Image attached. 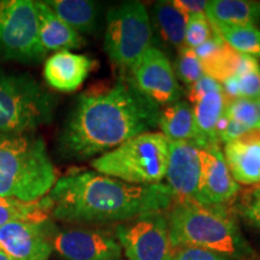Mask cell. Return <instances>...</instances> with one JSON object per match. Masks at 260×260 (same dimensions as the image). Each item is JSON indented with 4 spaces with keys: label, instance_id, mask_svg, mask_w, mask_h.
I'll return each instance as SVG.
<instances>
[{
    "label": "cell",
    "instance_id": "obj_7",
    "mask_svg": "<svg viewBox=\"0 0 260 260\" xmlns=\"http://www.w3.org/2000/svg\"><path fill=\"white\" fill-rule=\"evenodd\" d=\"M152 40L151 18L142 3L124 2L107 12L104 46L119 69L129 70L152 46Z\"/></svg>",
    "mask_w": 260,
    "mask_h": 260
},
{
    "label": "cell",
    "instance_id": "obj_25",
    "mask_svg": "<svg viewBox=\"0 0 260 260\" xmlns=\"http://www.w3.org/2000/svg\"><path fill=\"white\" fill-rule=\"evenodd\" d=\"M224 113L230 119L237 121L253 130L260 122V109L255 100L237 98L226 102Z\"/></svg>",
    "mask_w": 260,
    "mask_h": 260
},
{
    "label": "cell",
    "instance_id": "obj_15",
    "mask_svg": "<svg viewBox=\"0 0 260 260\" xmlns=\"http://www.w3.org/2000/svg\"><path fill=\"white\" fill-rule=\"evenodd\" d=\"M88 56L70 51L56 52L44 65V77L51 88L63 93L75 92L82 86L94 67Z\"/></svg>",
    "mask_w": 260,
    "mask_h": 260
},
{
    "label": "cell",
    "instance_id": "obj_14",
    "mask_svg": "<svg viewBox=\"0 0 260 260\" xmlns=\"http://www.w3.org/2000/svg\"><path fill=\"white\" fill-rule=\"evenodd\" d=\"M200 158V204L205 206H223L236 197L240 191V184L234 181L219 144L201 147Z\"/></svg>",
    "mask_w": 260,
    "mask_h": 260
},
{
    "label": "cell",
    "instance_id": "obj_34",
    "mask_svg": "<svg viewBox=\"0 0 260 260\" xmlns=\"http://www.w3.org/2000/svg\"><path fill=\"white\" fill-rule=\"evenodd\" d=\"M0 260H14V259L10 258V256L6 254L5 252H3L2 249H0Z\"/></svg>",
    "mask_w": 260,
    "mask_h": 260
},
{
    "label": "cell",
    "instance_id": "obj_2",
    "mask_svg": "<svg viewBox=\"0 0 260 260\" xmlns=\"http://www.w3.org/2000/svg\"><path fill=\"white\" fill-rule=\"evenodd\" d=\"M51 216L65 223H123L151 212H164L176 199L168 184L138 186L92 170L57 178L47 194Z\"/></svg>",
    "mask_w": 260,
    "mask_h": 260
},
{
    "label": "cell",
    "instance_id": "obj_36",
    "mask_svg": "<svg viewBox=\"0 0 260 260\" xmlns=\"http://www.w3.org/2000/svg\"><path fill=\"white\" fill-rule=\"evenodd\" d=\"M254 129H256V130H258V132L260 133V122L258 123V124H256V126H255V128Z\"/></svg>",
    "mask_w": 260,
    "mask_h": 260
},
{
    "label": "cell",
    "instance_id": "obj_10",
    "mask_svg": "<svg viewBox=\"0 0 260 260\" xmlns=\"http://www.w3.org/2000/svg\"><path fill=\"white\" fill-rule=\"evenodd\" d=\"M128 77L142 95L160 107L180 102L183 95L174 65L153 45L130 68Z\"/></svg>",
    "mask_w": 260,
    "mask_h": 260
},
{
    "label": "cell",
    "instance_id": "obj_9",
    "mask_svg": "<svg viewBox=\"0 0 260 260\" xmlns=\"http://www.w3.org/2000/svg\"><path fill=\"white\" fill-rule=\"evenodd\" d=\"M115 235L126 260H172L176 252L164 212L145 213L119 223Z\"/></svg>",
    "mask_w": 260,
    "mask_h": 260
},
{
    "label": "cell",
    "instance_id": "obj_16",
    "mask_svg": "<svg viewBox=\"0 0 260 260\" xmlns=\"http://www.w3.org/2000/svg\"><path fill=\"white\" fill-rule=\"evenodd\" d=\"M224 159L234 181L243 186L260 184V133L251 130L224 145Z\"/></svg>",
    "mask_w": 260,
    "mask_h": 260
},
{
    "label": "cell",
    "instance_id": "obj_35",
    "mask_svg": "<svg viewBox=\"0 0 260 260\" xmlns=\"http://www.w3.org/2000/svg\"><path fill=\"white\" fill-rule=\"evenodd\" d=\"M251 194L254 195V197H256V198H260V186L256 187L255 189H253V190L251 191Z\"/></svg>",
    "mask_w": 260,
    "mask_h": 260
},
{
    "label": "cell",
    "instance_id": "obj_17",
    "mask_svg": "<svg viewBox=\"0 0 260 260\" xmlns=\"http://www.w3.org/2000/svg\"><path fill=\"white\" fill-rule=\"evenodd\" d=\"M39 19V38L45 52L70 51L84 46L86 41L76 30L64 23L45 2H34Z\"/></svg>",
    "mask_w": 260,
    "mask_h": 260
},
{
    "label": "cell",
    "instance_id": "obj_32",
    "mask_svg": "<svg viewBox=\"0 0 260 260\" xmlns=\"http://www.w3.org/2000/svg\"><path fill=\"white\" fill-rule=\"evenodd\" d=\"M172 5L183 15L190 16L193 14H205L207 0H172Z\"/></svg>",
    "mask_w": 260,
    "mask_h": 260
},
{
    "label": "cell",
    "instance_id": "obj_37",
    "mask_svg": "<svg viewBox=\"0 0 260 260\" xmlns=\"http://www.w3.org/2000/svg\"><path fill=\"white\" fill-rule=\"evenodd\" d=\"M255 102H256V104H258V106H259V109H260V96L258 98V99L255 100Z\"/></svg>",
    "mask_w": 260,
    "mask_h": 260
},
{
    "label": "cell",
    "instance_id": "obj_30",
    "mask_svg": "<svg viewBox=\"0 0 260 260\" xmlns=\"http://www.w3.org/2000/svg\"><path fill=\"white\" fill-rule=\"evenodd\" d=\"M172 260H229L225 256L198 247H182L175 252Z\"/></svg>",
    "mask_w": 260,
    "mask_h": 260
},
{
    "label": "cell",
    "instance_id": "obj_11",
    "mask_svg": "<svg viewBox=\"0 0 260 260\" xmlns=\"http://www.w3.org/2000/svg\"><path fill=\"white\" fill-rule=\"evenodd\" d=\"M51 242L64 260H121L123 254L115 234L99 228L52 229Z\"/></svg>",
    "mask_w": 260,
    "mask_h": 260
},
{
    "label": "cell",
    "instance_id": "obj_26",
    "mask_svg": "<svg viewBox=\"0 0 260 260\" xmlns=\"http://www.w3.org/2000/svg\"><path fill=\"white\" fill-rule=\"evenodd\" d=\"M175 73L187 87H190L205 75L199 58L197 57V54L194 53L191 48L186 46L181 48L180 53H178Z\"/></svg>",
    "mask_w": 260,
    "mask_h": 260
},
{
    "label": "cell",
    "instance_id": "obj_1",
    "mask_svg": "<svg viewBox=\"0 0 260 260\" xmlns=\"http://www.w3.org/2000/svg\"><path fill=\"white\" fill-rule=\"evenodd\" d=\"M161 107L142 95L129 77L80 94L58 138L69 160L102 155L135 136L158 128Z\"/></svg>",
    "mask_w": 260,
    "mask_h": 260
},
{
    "label": "cell",
    "instance_id": "obj_27",
    "mask_svg": "<svg viewBox=\"0 0 260 260\" xmlns=\"http://www.w3.org/2000/svg\"><path fill=\"white\" fill-rule=\"evenodd\" d=\"M212 25L205 14H193L188 16L184 46L188 48H197L207 41L212 35Z\"/></svg>",
    "mask_w": 260,
    "mask_h": 260
},
{
    "label": "cell",
    "instance_id": "obj_4",
    "mask_svg": "<svg viewBox=\"0 0 260 260\" xmlns=\"http://www.w3.org/2000/svg\"><path fill=\"white\" fill-rule=\"evenodd\" d=\"M56 181V168L40 135L0 133V197L38 201Z\"/></svg>",
    "mask_w": 260,
    "mask_h": 260
},
{
    "label": "cell",
    "instance_id": "obj_20",
    "mask_svg": "<svg viewBox=\"0 0 260 260\" xmlns=\"http://www.w3.org/2000/svg\"><path fill=\"white\" fill-rule=\"evenodd\" d=\"M158 128L169 142L195 141L198 138L193 107L181 100L161 110Z\"/></svg>",
    "mask_w": 260,
    "mask_h": 260
},
{
    "label": "cell",
    "instance_id": "obj_23",
    "mask_svg": "<svg viewBox=\"0 0 260 260\" xmlns=\"http://www.w3.org/2000/svg\"><path fill=\"white\" fill-rule=\"evenodd\" d=\"M51 210L52 203L47 195L31 203L0 197V226L11 222H45Z\"/></svg>",
    "mask_w": 260,
    "mask_h": 260
},
{
    "label": "cell",
    "instance_id": "obj_3",
    "mask_svg": "<svg viewBox=\"0 0 260 260\" xmlns=\"http://www.w3.org/2000/svg\"><path fill=\"white\" fill-rule=\"evenodd\" d=\"M175 249L198 247L234 260H254L255 252L223 206L175 199L168 213Z\"/></svg>",
    "mask_w": 260,
    "mask_h": 260
},
{
    "label": "cell",
    "instance_id": "obj_22",
    "mask_svg": "<svg viewBox=\"0 0 260 260\" xmlns=\"http://www.w3.org/2000/svg\"><path fill=\"white\" fill-rule=\"evenodd\" d=\"M152 15L161 38L175 48H183L188 16L178 11L171 2L165 0L154 3Z\"/></svg>",
    "mask_w": 260,
    "mask_h": 260
},
{
    "label": "cell",
    "instance_id": "obj_8",
    "mask_svg": "<svg viewBox=\"0 0 260 260\" xmlns=\"http://www.w3.org/2000/svg\"><path fill=\"white\" fill-rule=\"evenodd\" d=\"M45 56L35 3L0 0V57L30 64L39 63Z\"/></svg>",
    "mask_w": 260,
    "mask_h": 260
},
{
    "label": "cell",
    "instance_id": "obj_33",
    "mask_svg": "<svg viewBox=\"0 0 260 260\" xmlns=\"http://www.w3.org/2000/svg\"><path fill=\"white\" fill-rule=\"evenodd\" d=\"M251 132V129L247 128L246 125H243L242 123L234 121V119H229L226 128L224 129V132L219 135V142H223L224 145L228 142L235 141V140L242 138L243 135H246L247 133Z\"/></svg>",
    "mask_w": 260,
    "mask_h": 260
},
{
    "label": "cell",
    "instance_id": "obj_21",
    "mask_svg": "<svg viewBox=\"0 0 260 260\" xmlns=\"http://www.w3.org/2000/svg\"><path fill=\"white\" fill-rule=\"evenodd\" d=\"M46 5L79 34H90L96 29L99 8L90 0H46Z\"/></svg>",
    "mask_w": 260,
    "mask_h": 260
},
{
    "label": "cell",
    "instance_id": "obj_28",
    "mask_svg": "<svg viewBox=\"0 0 260 260\" xmlns=\"http://www.w3.org/2000/svg\"><path fill=\"white\" fill-rule=\"evenodd\" d=\"M241 98L256 100L260 96V63L237 75Z\"/></svg>",
    "mask_w": 260,
    "mask_h": 260
},
{
    "label": "cell",
    "instance_id": "obj_5",
    "mask_svg": "<svg viewBox=\"0 0 260 260\" xmlns=\"http://www.w3.org/2000/svg\"><path fill=\"white\" fill-rule=\"evenodd\" d=\"M169 141L160 132H149L123 142L90 165L94 171L130 184H159L165 178Z\"/></svg>",
    "mask_w": 260,
    "mask_h": 260
},
{
    "label": "cell",
    "instance_id": "obj_12",
    "mask_svg": "<svg viewBox=\"0 0 260 260\" xmlns=\"http://www.w3.org/2000/svg\"><path fill=\"white\" fill-rule=\"evenodd\" d=\"M200 149L195 141L169 142L165 178L176 199L200 204Z\"/></svg>",
    "mask_w": 260,
    "mask_h": 260
},
{
    "label": "cell",
    "instance_id": "obj_18",
    "mask_svg": "<svg viewBox=\"0 0 260 260\" xmlns=\"http://www.w3.org/2000/svg\"><path fill=\"white\" fill-rule=\"evenodd\" d=\"M205 15L211 25H255L260 21V2L210 0Z\"/></svg>",
    "mask_w": 260,
    "mask_h": 260
},
{
    "label": "cell",
    "instance_id": "obj_13",
    "mask_svg": "<svg viewBox=\"0 0 260 260\" xmlns=\"http://www.w3.org/2000/svg\"><path fill=\"white\" fill-rule=\"evenodd\" d=\"M52 228L45 222H11L0 226V249L14 260H48Z\"/></svg>",
    "mask_w": 260,
    "mask_h": 260
},
{
    "label": "cell",
    "instance_id": "obj_6",
    "mask_svg": "<svg viewBox=\"0 0 260 260\" xmlns=\"http://www.w3.org/2000/svg\"><path fill=\"white\" fill-rule=\"evenodd\" d=\"M56 98L31 76L0 70V133H34L52 121Z\"/></svg>",
    "mask_w": 260,
    "mask_h": 260
},
{
    "label": "cell",
    "instance_id": "obj_29",
    "mask_svg": "<svg viewBox=\"0 0 260 260\" xmlns=\"http://www.w3.org/2000/svg\"><path fill=\"white\" fill-rule=\"evenodd\" d=\"M213 92H222V86L218 81L207 76V75H204L199 81L188 87L187 98L191 104H195L203 99L205 95Z\"/></svg>",
    "mask_w": 260,
    "mask_h": 260
},
{
    "label": "cell",
    "instance_id": "obj_19",
    "mask_svg": "<svg viewBox=\"0 0 260 260\" xmlns=\"http://www.w3.org/2000/svg\"><path fill=\"white\" fill-rule=\"evenodd\" d=\"M226 98L223 92H213L205 95L198 103L193 104V113L197 125L198 138L195 140L200 147L219 144L216 134V125L224 115Z\"/></svg>",
    "mask_w": 260,
    "mask_h": 260
},
{
    "label": "cell",
    "instance_id": "obj_24",
    "mask_svg": "<svg viewBox=\"0 0 260 260\" xmlns=\"http://www.w3.org/2000/svg\"><path fill=\"white\" fill-rule=\"evenodd\" d=\"M212 29L236 52L260 58V29L256 25H212Z\"/></svg>",
    "mask_w": 260,
    "mask_h": 260
},
{
    "label": "cell",
    "instance_id": "obj_31",
    "mask_svg": "<svg viewBox=\"0 0 260 260\" xmlns=\"http://www.w3.org/2000/svg\"><path fill=\"white\" fill-rule=\"evenodd\" d=\"M239 211L247 222L260 229V198L249 194L239 206Z\"/></svg>",
    "mask_w": 260,
    "mask_h": 260
}]
</instances>
